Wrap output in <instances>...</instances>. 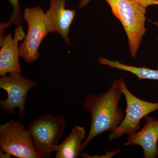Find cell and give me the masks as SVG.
<instances>
[{
    "label": "cell",
    "mask_w": 158,
    "mask_h": 158,
    "mask_svg": "<svg viewBox=\"0 0 158 158\" xmlns=\"http://www.w3.org/2000/svg\"><path fill=\"white\" fill-rule=\"evenodd\" d=\"M26 36L23 27L17 26L13 37L11 33L5 35L0 43V75H7L8 73H21L19 63V43L23 41Z\"/></svg>",
    "instance_id": "9"
},
{
    "label": "cell",
    "mask_w": 158,
    "mask_h": 158,
    "mask_svg": "<svg viewBox=\"0 0 158 158\" xmlns=\"http://www.w3.org/2000/svg\"><path fill=\"white\" fill-rule=\"evenodd\" d=\"M98 62L102 65H108L111 68L131 73L135 75L139 80H158V69L155 70L146 67L127 65L118 61H111L104 57H101L98 59Z\"/></svg>",
    "instance_id": "12"
},
{
    "label": "cell",
    "mask_w": 158,
    "mask_h": 158,
    "mask_svg": "<svg viewBox=\"0 0 158 158\" xmlns=\"http://www.w3.org/2000/svg\"><path fill=\"white\" fill-rule=\"evenodd\" d=\"M144 3L146 7L151 5H158V0H144Z\"/></svg>",
    "instance_id": "14"
},
{
    "label": "cell",
    "mask_w": 158,
    "mask_h": 158,
    "mask_svg": "<svg viewBox=\"0 0 158 158\" xmlns=\"http://www.w3.org/2000/svg\"><path fill=\"white\" fill-rule=\"evenodd\" d=\"M0 148L19 158H40L34 149L28 130L21 120L12 118L0 126Z\"/></svg>",
    "instance_id": "5"
},
{
    "label": "cell",
    "mask_w": 158,
    "mask_h": 158,
    "mask_svg": "<svg viewBox=\"0 0 158 158\" xmlns=\"http://www.w3.org/2000/svg\"><path fill=\"white\" fill-rule=\"evenodd\" d=\"M85 128L76 125L61 144L55 150L56 158H77L83 152L82 144L85 138Z\"/></svg>",
    "instance_id": "11"
},
{
    "label": "cell",
    "mask_w": 158,
    "mask_h": 158,
    "mask_svg": "<svg viewBox=\"0 0 158 158\" xmlns=\"http://www.w3.org/2000/svg\"><path fill=\"white\" fill-rule=\"evenodd\" d=\"M49 7L45 12L48 33H58L65 43L70 46L69 31L76 11L66 8V0H49Z\"/></svg>",
    "instance_id": "8"
},
{
    "label": "cell",
    "mask_w": 158,
    "mask_h": 158,
    "mask_svg": "<svg viewBox=\"0 0 158 158\" xmlns=\"http://www.w3.org/2000/svg\"><path fill=\"white\" fill-rule=\"evenodd\" d=\"M91 1V0H81L79 4V8H83V7H85V6H87L88 3L90 2ZM105 1L108 2L109 0H105Z\"/></svg>",
    "instance_id": "15"
},
{
    "label": "cell",
    "mask_w": 158,
    "mask_h": 158,
    "mask_svg": "<svg viewBox=\"0 0 158 158\" xmlns=\"http://www.w3.org/2000/svg\"><path fill=\"white\" fill-rule=\"evenodd\" d=\"M37 83L24 76L21 73H10L0 78V88L8 94L7 98L0 101L3 111L14 114V109L18 108L21 120L25 119L24 110L28 93L37 87Z\"/></svg>",
    "instance_id": "7"
},
{
    "label": "cell",
    "mask_w": 158,
    "mask_h": 158,
    "mask_svg": "<svg viewBox=\"0 0 158 158\" xmlns=\"http://www.w3.org/2000/svg\"><path fill=\"white\" fill-rule=\"evenodd\" d=\"M118 79L122 92L126 101L127 109L123 121L108 137L110 141L119 139L125 134L129 135L138 131L141 129V118L158 110V102H150L138 98L128 89L123 79Z\"/></svg>",
    "instance_id": "6"
},
{
    "label": "cell",
    "mask_w": 158,
    "mask_h": 158,
    "mask_svg": "<svg viewBox=\"0 0 158 158\" xmlns=\"http://www.w3.org/2000/svg\"><path fill=\"white\" fill-rule=\"evenodd\" d=\"M107 2L124 28L131 56L135 58L146 31V8L137 0H109Z\"/></svg>",
    "instance_id": "2"
},
{
    "label": "cell",
    "mask_w": 158,
    "mask_h": 158,
    "mask_svg": "<svg viewBox=\"0 0 158 158\" xmlns=\"http://www.w3.org/2000/svg\"><path fill=\"white\" fill-rule=\"evenodd\" d=\"M67 124L63 116L42 114L28 125L35 151L40 158L50 157L62 138Z\"/></svg>",
    "instance_id": "3"
},
{
    "label": "cell",
    "mask_w": 158,
    "mask_h": 158,
    "mask_svg": "<svg viewBox=\"0 0 158 158\" xmlns=\"http://www.w3.org/2000/svg\"><path fill=\"white\" fill-rule=\"evenodd\" d=\"M23 16L28 29L23 41L19 46V57L27 63H31L39 58L40 44L49 34L45 12L39 6L28 7L24 10Z\"/></svg>",
    "instance_id": "4"
},
{
    "label": "cell",
    "mask_w": 158,
    "mask_h": 158,
    "mask_svg": "<svg viewBox=\"0 0 158 158\" xmlns=\"http://www.w3.org/2000/svg\"><path fill=\"white\" fill-rule=\"evenodd\" d=\"M122 92L119 79L113 81L109 90L100 94H90L85 97L83 107L91 115L90 131L82 144V151L98 135L112 133L120 125L125 114L118 107Z\"/></svg>",
    "instance_id": "1"
},
{
    "label": "cell",
    "mask_w": 158,
    "mask_h": 158,
    "mask_svg": "<svg viewBox=\"0 0 158 158\" xmlns=\"http://www.w3.org/2000/svg\"><path fill=\"white\" fill-rule=\"evenodd\" d=\"M153 23L157 27H158V22L155 21V22H153L152 23Z\"/></svg>",
    "instance_id": "17"
},
{
    "label": "cell",
    "mask_w": 158,
    "mask_h": 158,
    "mask_svg": "<svg viewBox=\"0 0 158 158\" xmlns=\"http://www.w3.org/2000/svg\"><path fill=\"white\" fill-rule=\"evenodd\" d=\"M12 6V13L11 18L8 22H1L0 25V37L5 36L4 33L11 24L19 25L23 23L21 15V9L19 3V0H9Z\"/></svg>",
    "instance_id": "13"
},
{
    "label": "cell",
    "mask_w": 158,
    "mask_h": 158,
    "mask_svg": "<svg viewBox=\"0 0 158 158\" xmlns=\"http://www.w3.org/2000/svg\"><path fill=\"white\" fill-rule=\"evenodd\" d=\"M11 156L7 153L4 152L0 150V158H9L11 157Z\"/></svg>",
    "instance_id": "16"
},
{
    "label": "cell",
    "mask_w": 158,
    "mask_h": 158,
    "mask_svg": "<svg viewBox=\"0 0 158 158\" xmlns=\"http://www.w3.org/2000/svg\"><path fill=\"white\" fill-rule=\"evenodd\" d=\"M145 124L140 131L129 135L126 146L139 145L143 149V157L158 156V120L146 116Z\"/></svg>",
    "instance_id": "10"
}]
</instances>
